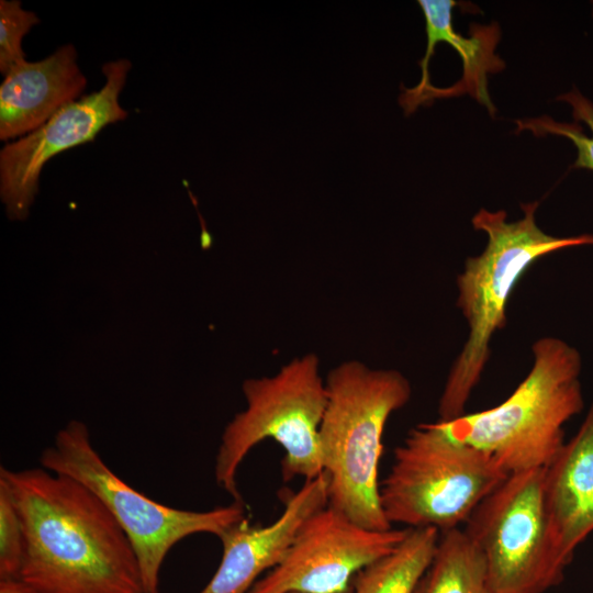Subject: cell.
Segmentation results:
<instances>
[{"instance_id":"obj_1","label":"cell","mask_w":593,"mask_h":593,"mask_svg":"<svg viewBox=\"0 0 593 593\" xmlns=\"http://www.w3.org/2000/svg\"><path fill=\"white\" fill-rule=\"evenodd\" d=\"M24 533L19 580L40 593H143L135 551L87 486L44 468H0Z\"/></svg>"},{"instance_id":"obj_2","label":"cell","mask_w":593,"mask_h":593,"mask_svg":"<svg viewBox=\"0 0 593 593\" xmlns=\"http://www.w3.org/2000/svg\"><path fill=\"white\" fill-rule=\"evenodd\" d=\"M538 202L522 204L523 217L507 222L503 210L480 209L472 226L488 236L484 250L469 257L457 277V306L468 322L469 335L445 382L438 415L443 422L465 414L467 402L490 358L494 333L506 324V306L527 269L541 257L563 248L593 245V234L557 237L536 222Z\"/></svg>"},{"instance_id":"obj_3","label":"cell","mask_w":593,"mask_h":593,"mask_svg":"<svg viewBox=\"0 0 593 593\" xmlns=\"http://www.w3.org/2000/svg\"><path fill=\"white\" fill-rule=\"evenodd\" d=\"M325 384L320 446L327 504L366 528L390 529L380 501L382 438L389 417L410 401L411 383L398 370L348 360L328 372Z\"/></svg>"},{"instance_id":"obj_4","label":"cell","mask_w":593,"mask_h":593,"mask_svg":"<svg viewBox=\"0 0 593 593\" xmlns=\"http://www.w3.org/2000/svg\"><path fill=\"white\" fill-rule=\"evenodd\" d=\"M532 350L530 371L502 403L436 422L452 439L490 455L508 474L547 467L566 443V423L584 407L578 349L542 337Z\"/></svg>"},{"instance_id":"obj_5","label":"cell","mask_w":593,"mask_h":593,"mask_svg":"<svg viewBox=\"0 0 593 593\" xmlns=\"http://www.w3.org/2000/svg\"><path fill=\"white\" fill-rule=\"evenodd\" d=\"M246 409L225 426L215 456L214 477L234 502H243L237 471L247 454L271 438L284 450V482L323 472L320 427L327 404L325 380L315 354L293 358L273 376L244 381Z\"/></svg>"},{"instance_id":"obj_6","label":"cell","mask_w":593,"mask_h":593,"mask_svg":"<svg viewBox=\"0 0 593 593\" xmlns=\"http://www.w3.org/2000/svg\"><path fill=\"white\" fill-rule=\"evenodd\" d=\"M507 475L494 458L452 439L436 422L421 424L394 449L380 483L381 507L391 526L459 528Z\"/></svg>"},{"instance_id":"obj_7","label":"cell","mask_w":593,"mask_h":593,"mask_svg":"<svg viewBox=\"0 0 593 593\" xmlns=\"http://www.w3.org/2000/svg\"><path fill=\"white\" fill-rule=\"evenodd\" d=\"M41 467L91 490L120 524L138 560L143 593H159V572L169 550L186 537H220L245 518L244 502L209 511L170 507L147 497L118 477L93 447L85 423L70 421L40 456Z\"/></svg>"},{"instance_id":"obj_8","label":"cell","mask_w":593,"mask_h":593,"mask_svg":"<svg viewBox=\"0 0 593 593\" xmlns=\"http://www.w3.org/2000/svg\"><path fill=\"white\" fill-rule=\"evenodd\" d=\"M465 532L482 551L492 593H545L570 564L545 496V468L510 473L473 511Z\"/></svg>"},{"instance_id":"obj_9","label":"cell","mask_w":593,"mask_h":593,"mask_svg":"<svg viewBox=\"0 0 593 593\" xmlns=\"http://www.w3.org/2000/svg\"><path fill=\"white\" fill-rule=\"evenodd\" d=\"M407 529L366 528L327 504L302 523L284 558L248 593H344L349 581L391 552Z\"/></svg>"},{"instance_id":"obj_10","label":"cell","mask_w":593,"mask_h":593,"mask_svg":"<svg viewBox=\"0 0 593 593\" xmlns=\"http://www.w3.org/2000/svg\"><path fill=\"white\" fill-rule=\"evenodd\" d=\"M131 67L124 58L104 64L101 89L68 103L38 128L1 149L0 197L10 220L27 217L41 172L51 158L92 142L107 125L127 118L119 98Z\"/></svg>"},{"instance_id":"obj_11","label":"cell","mask_w":593,"mask_h":593,"mask_svg":"<svg viewBox=\"0 0 593 593\" xmlns=\"http://www.w3.org/2000/svg\"><path fill=\"white\" fill-rule=\"evenodd\" d=\"M426 22L427 45L419 66L422 78L417 86L402 87L399 103L406 115L419 105L437 98L470 94L491 114L495 108L488 91V75L504 68L494 53L500 40L497 23L471 24L470 35L463 36L452 27V0H419Z\"/></svg>"},{"instance_id":"obj_12","label":"cell","mask_w":593,"mask_h":593,"mask_svg":"<svg viewBox=\"0 0 593 593\" xmlns=\"http://www.w3.org/2000/svg\"><path fill=\"white\" fill-rule=\"evenodd\" d=\"M283 503L282 513L271 524L253 525L245 517L219 537L221 562L200 593H248L262 572L279 564L302 523L327 505L326 473L305 480Z\"/></svg>"},{"instance_id":"obj_13","label":"cell","mask_w":593,"mask_h":593,"mask_svg":"<svg viewBox=\"0 0 593 593\" xmlns=\"http://www.w3.org/2000/svg\"><path fill=\"white\" fill-rule=\"evenodd\" d=\"M86 86L71 44L38 61L22 59L0 86V139L20 138L38 128L78 100Z\"/></svg>"},{"instance_id":"obj_14","label":"cell","mask_w":593,"mask_h":593,"mask_svg":"<svg viewBox=\"0 0 593 593\" xmlns=\"http://www.w3.org/2000/svg\"><path fill=\"white\" fill-rule=\"evenodd\" d=\"M545 496L557 545L571 563L593 533V402L575 435L545 467Z\"/></svg>"},{"instance_id":"obj_15","label":"cell","mask_w":593,"mask_h":593,"mask_svg":"<svg viewBox=\"0 0 593 593\" xmlns=\"http://www.w3.org/2000/svg\"><path fill=\"white\" fill-rule=\"evenodd\" d=\"M433 527L409 528L389 553L362 568L353 579V593H414L439 539Z\"/></svg>"},{"instance_id":"obj_16","label":"cell","mask_w":593,"mask_h":593,"mask_svg":"<svg viewBox=\"0 0 593 593\" xmlns=\"http://www.w3.org/2000/svg\"><path fill=\"white\" fill-rule=\"evenodd\" d=\"M414 593H492L485 558L463 529L439 534Z\"/></svg>"},{"instance_id":"obj_17","label":"cell","mask_w":593,"mask_h":593,"mask_svg":"<svg viewBox=\"0 0 593 593\" xmlns=\"http://www.w3.org/2000/svg\"><path fill=\"white\" fill-rule=\"evenodd\" d=\"M572 108L575 123H560L549 116L516 120L517 132L530 131L535 136L557 135L570 139L577 148L573 168L593 171V103L577 89L558 97Z\"/></svg>"},{"instance_id":"obj_18","label":"cell","mask_w":593,"mask_h":593,"mask_svg":"<svg viewBox=\"0 0 593 593\" xmlns=\"http://www.w3.org/2000/svg\"><path fill=\"white\" fill-rule=\"evenodd\" d=\"M38 23V16L24 10L20 1H0V71L3 76L15 64L25 59L22 40Z\"/></svg>"},{"instance_id":"obj_19","label":"cell","mask_w":593,"mask_h":593,"mask_svg":"<svg viewBox=\"0 0 593 593\" xmlns=\"http://www.w3.org/2000/svg\"><path fill=\"white\" fill-rule=\"evenodd\" d=\"M24 549L20 516L9 494L0 486V581L19 580Z\"/></svg>"},{"instance_id":"obj_20","label":"cell","mask_w":593,"mask_h":593,"mask_svg":"<svg viewBox=\"0 0 593 593\" xmlns=\"http://www.w3.org/2000/svg\"><path fill=\"white\" fill-rule=\"evenodd\" d=\"M0 593H40L21 580L0 581Z\"/></svg>"},{"instance_id":"obj_21","label":"cell","mask_w":593,"mask_h":593,"mask_svg":"<svg viewBox=\"0 0 593 593\" xmlns=\"http://www.w3.org/2000/svg\"><path fill=\"white\" fill-rule=\"evenodd\" d=\"M344 593H353V589H349L348 591H346Z\"/></svg>"}]
</instances>
